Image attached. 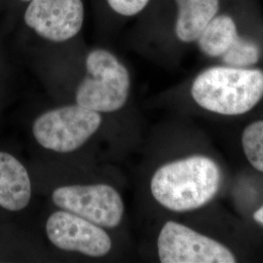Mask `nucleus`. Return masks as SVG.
I'll return each mask as SVG.
<instances>
[{
	"mask_svg": "<svg viewBox=\"0 0 263 263\" xmlns=\"http://www.w3.org/2000/svg\"><path fill=\"white\" fill-rule=\"evenodd\" d=\"M216 162L205 156H191L167 163L151 181L153 198L161 206L182 213L203 207L215 197L220 184Z\"/></svg>",
	"mask_w": 263,
	"mask_h": 263,
	"instance_id": "obj_1",
	"label": "nucleus"
},
{
	"mask_svg": "<svg viewBox=\"0 0 263 263\" xmlns=\"http://www.w3.org/2000/svg\"><path fill=\"white\" fill-rule=\"evenodd\" d=\"M201 107L223 115L253 109L263 98V71L234 66H215L201 72L191 87Z\"/></svg>",
	"mask_w": 263,
	"mask_h": 263,
	"instance_id": "obj_2",
	"label": "nucleus"
},
{
	"mask_svg": "<svg viewBox=\"0 0 263 263\" xmlns=\"http://www.w3.org/2000/svg\"><path fill=\"white\" fill-rule=\"evenodd\" d=\"M85 70L76 88V104L100 113L121 109L130 96L131 76L118 57L104 48L92 49L85 59Z\"/></svg>",
	"mask_w": 263,
	"mask_h": 263,
	"instance_id": "obj_3",
	"label": "nucleus"
},
{
	"mask_svg": "<svg viewBox=\"0 0 263 263\" xmlns=\"http://www.w3.org/2000/svg\"><path fill=\"white\" fill-rule=\"evenodd\" d=\"M103 122L101 113L79 104L60 106L42 113L34 120L32 134L38 144L57 153L80 148Z\"/></svg>",
	"mask_w": 263,
	"mask_h": 263,
	"instance_id": "obj_4",
	"label": "nucleus"
},
{
	"mask_svg": "<svg viewBox=\"0 0 263 263\" xmlns=\"http://www.w3.org/2000/svg\"><path fill=\"white\" fill-rule=\"evenodd\" d=\"M52 201L59 209L104 228L117 227L124 216L120 193L105 183L60 186L52 192Z\"/></svg>",
	"mask_w": 263,
	"mask_h": 263,
	"instance_id": "obj_5",
	"label": "nucleus"
},
{
	"mask_svg": "<svg viewBox=\"0 0 263 263\" xmlns=\"http://www.w3.org/2000/svg\"><path fill=\"white\" fill-rule=\"evenodd\" d=\"M157 248L162 263L236 261L235 256L223 245L175 221H168L162 227Z\"/></svg>",
	"mask_w": 263,
	"mask_h": 263,
	"instance_id": "obj_6",
	"label": "nucleus"
},
{
	"mask_svg": "<svg viewBox=\"0 0 263 263\" xmlns=\"http://www.w3.org/2000/svg\"><path fill=\"white\" fill-rule=\"evenodd\" d=\"M23 19L39 37L52 43H64L82 30L84 0H30Z\"/></svg>",
	"mask_w": 263,
	"mask_h": 263,
	"instance_id": "obj_7",
	"label": "nucleus"
},
{
	"mask_svg": "<svg viewBox=\"0 0 263 263\" xmlns=\"http://www.w3.org/2000/svg\"><path fill=\"white\" fill-rule=\"evenodd\" d=\"M45 230L51 244L62 251L103 257L112 248L104 227L65 210L60 209L49 216Z\"/></svg>",
	"mask_w": 263,
	"mask_h": 263,
	"instance_id": "obj_8",
	"label": "nucleus"
},
{
	"mask_svg": "<svg viewBox=\"0 0 263 263\" xmlns=\"http://www.w3.org/2000/svg\"><path fill=\"white\" fill-rule=\"evenodd\" d=\"M32 194L28 172L19 160L0 151V207L19 212L28 207Z\"/></svg>",
	"mask_w": 263,
	"mask_h": 263,
	"instance_id": "obj_9",
	"label": "nucleus"
},
{
	"mask_svg": "<svg viewBox=\"0 0 263 263\" xmlns=\"http://www.w3.org/2000/svg\"><path fill=\"white\" fill-rule=\"evenodd\" d=\"M178 15L175 32L181 42L197 41L218 11V0H175Z\"/></svg>",
	"mask_w": 263,
	"mask_h": 263,
	"instance_id": "obj_10",
	"label": "nucleus"
},
{
	"mask_svg": "<svg viewBox=\"0 0 263 263\" xmlns=\"http://www.w3.org/2000/svg\"><path fill=\"white\" fill-rule=\"evenodd\" d=\"M238 37L235 22L221 15L212 20L198 37L199 47L210 57H221Z\"/></svg>",
	"mask_w": 263,
	"mask_h": 263,
	"instance_id": "obj_11",
	"label": "nucleus"
},
{
	"mask_svg": "<svg viewBox=\"0 0 263 263\" xmlns=\"http://www.w3.org/2000/svg\"><path fill=\"white\" fill-rule=\"evenodd\" d=\"M242 145L252 166L263 173V120L252 123L245 129Z\"/></svg>",
	"mask_w": 263,
	"mask_h": 263,
	"instance_id": "obj_12",
	"label": "nucleus"
},
{
	"mask_svg": "<svg viewBox=\"0 0 263 263\" xmlns=\"http://www.w3.org/2000/svg\"><path fill=\"white\" fill-rule=\"evenodd\" d=\"M221 57L223 62L230 66L246 67L258 62L260 51L254 42L237 37L234 43Z\"/></svg>",
	"mask_w": 263,
	"mask_h": 263,
	"instance_id": "obj_13",
	"label": "nucleus"
},
{
	"mask_svg": "<svg viewBox=\"0 0 263 263\" xmlns=\"http://www.w3.org/2000/svg\"><path fill=\"white\" fill-rule=\"evenodd\" d=\"M151 0H104L107 8L120 18H132L145 9Z\"/></svg>",
	"mask_w": 263,
	"mask_h": 263,
	"instance_id": "obj_14",
	"label": "nucleus"
},
{
	"mask_svg": "<svg viewBox=\"0 0 263 263\" xmlns=\"http://www.w3.org/2000/svg\"><path fill=\"white\" fill-rule=\"evenodd\" d=\"M254 218L255 221L263 226V205L257 211L254 212Z\"/></svg>",
	"mask_w": 263,
	"mask_h": 263,
	"instance_id": "obj_15",
	"label": "nucleus"
},
{
	"mask_svg": "<svg viewBox=\"0 0 263 263\" xmlns=\"http://www.w3.org/2000/svg\"><path fill=\"white\" fill-rule=\"evenodd\" d=\"M19 1H21V2H23V3H28V1H30V0H19Z\"/></svg>",
	"mask_w": 263,
	"mask_h": 263,
	"instance_id": "obj_16",
	"label": "nucleus"
}]
</instances>
